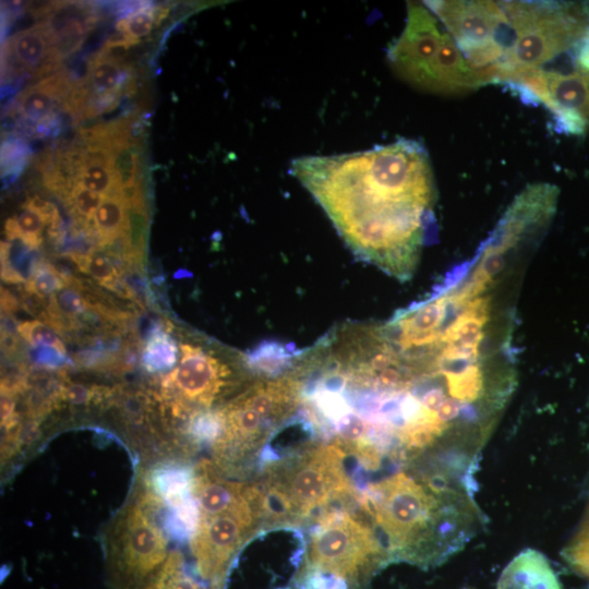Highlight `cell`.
<instances>
[{
	"instance_id": "cell-17",
	"label": "cell",
	"mask_w": 589,
	"mask_h": 589,
	"mask_svg": "<svg viewBox=\"0 0 589 589\" xmlns=\"http://www.w3.org/2000/svg\"><path fill=\"white\" fill-rule=\"evenodd\" d=\"M65 287L58 268L43 261H37L24 288L26 291L47 298Z\"/></svg>"
},
{
	"instance_id": "cell-8",
	"label": "cell",
	"mask_w": 589,
	"mask_h": 589,
	"mask_svg": "<svg viewBox=\"0 0 589 589\" xmlns=\"http://www.w3.org/2000/svg\"><path fill=\"white\" fill-rule=\"evenodd\" d=\"M180 352L178 366L161 377L160 399L176 400L192 413L209 409L231 370L199 346L181 344Z\"/></svg>"
},
{
	"instance_id": "cell-22",
	"label": "cell",
	"mask_w": 589,
	"mask_h": 589,
	"mask_svg": "<svg viewBox=\"0 0 589 589\" xmlns=\"http://www.w3.org/2000/svg\"><path fill=\"white\" fill-rule=\"evenodd\" d=\"M89 274L100 286L109 289L120 275L112 262L101 253L94 252L86 261L83 269Z\"/></svg>"
},
{
	"instance_id": "cell-25",
	"label": "cell",
	"mask_w": 589,
	"mask_h": 589,
	"mask_svg": "<svg viewBox=\"0 0 589 589\" xmlns=\"http://www.w3.org/2000/svg\"><path fill=\"white\" fill-rule=\"evenodd\" d=\"M20 301L11 291L1 287V311L2 314H11L20 309Z\"/></svg>"
},
{
	"instance_id": "cell-26",
	"label": "cell",
	"mask_w": 589,
	"mask_h": 589,
	"mask_svg": "<svg viewBox=\"0 0 589 589\" xmlns=\"http://www.w3.org/2000/svg\"><path fill=\"white\" fill-rule=\"evenodd\" d=\"M143 589H168L163 579L156 574Z\"/></svg>"
},
{
	"instance_id": "cell-13",
	"label": "cell",
	"mask_w": 589,
	"mask_h": 589,
	"mask_svg": "<svg viewBox=\"0 0 589 589\" xmlns=\"http://www.w3.org/2000/svg\"><path fill=\"white\" fill-rule=\"evenodd\" d=\"M60 98L44 81L31 86L17 97L21 115L31 120H40L51 115L56 99Z\"/></svg>"
},
{
	"instance_id": "cell-11",
	"label": "cell",
	"mask_w": 589,
	"mask_h": 589,
	"mask_svg": "<svg viewBox=\"0 0 589 589\" xmlns=\"http://www.w3.org/2000/svg\"><path fill=\"white\" fill-rule=\"evenodd\" d=\"M179 357V348L166 328L156 327L151 330L144 341L141 361L149 373L167 372L175 366Z\"/></svg>"
},
{
	"instance_id": "cell-12",
	"label": "cell",
	"mask_w": 589,
	"mask_h": 589,
	"mask_svg": "<svg viewBox=\"0 0 589 589\" xmlns=\"http://www.w3.org/2000/svg\"><path fill=\"white\" fill-rule=\"evenodd\" d=\"M14 56L25 68L35 69L39 65L44 68L53 61L50 59L48 40L40 27L19 32L10 41Z\"/></svg>"
},
{
	"instance_id": "cell-15",
	"label": "cell",
	"mask_w": 589,
	"mask_h": 589,
	"mask_svg": "<svg viewBox=\"0 0 589 589\" xmlns=\"http://www.w3.org/2000/svg\"><path fill=\"white\" fill-rule=\"evenodd\" d=\"M112 156V172L120 188L136 183L135 144L121 137L109 146Z\"/></svg>"
},
{
	"instance_id": "cell-23",
	"label": "cell",
	"mask_w": 589,
	"mask_h": 589,
	"mask_svg": "<svg viewBox=\"0 0 589 589\" xmlns=\"http://www.w3.org/2000/svg\"><path fill=\"white\" fill-rule=\"evenodd\" d=\"M29 358L35 364L55 371H59L68 362L65 354L50 347H33Z\"/></svg>"
},
{
	"instance_id": "cell-1",
	"label": "cell",
	"mask_w": 589,
	"mask_h": 589,
	"mask_svg": "<svg viewBox=\"0 0 589 589\" xmlns=\"http://www.w3.org/2000/svg\"><path fill=\"white\" fill-rule=\"evenodd\" d=\"M289 172L358 257L400 280L412 276L436 223L435 180L422 143L401 137L361 152L301 156Z\"/></svg>"
},
{
	"instance_id": "cell-16",
	"label": "cell",
	"mask_w": 589,
	"mask_h": 589,
	"mask_svg": "<svg viewBox=\"0 0 589 589\" xmlns=\"http://www.w3.org/2000/svg\"><path fill=\"white\" fill-rule=\"evenodd\" d=\"M74 182L104 196L117 195L119 191L112 168L101 163H82Z\"/></svg>"
},
{
	"instance_id": "cell-19",
	"label": "cell",
	"mask_w": 589,
	"mask_h": 589,
	"mask_svg": "<svg viewBox=\"0 0 589 589\" xmlns=\"http://www.w3.org/2000/svg\"><path fill=\"white\" fill-rule=\"evenodd\" d=\"M292 353H288L286 348L277 342H265L260 345L247 356L250 366L263 372H277L285 368Z\"/></svg>"
},
{
	"instance_id": "cell-4",
	"label": "cell",
	"mask_w": 589,
	"mask_h": 589,
	"mask_svg": "<svg viewBox=\"0 0 589 589\" xmlns=\"http://www.w3.org/2000/svg\"><path fill=\"white\" fill-rule=\"evenodd\" d=\"M389 562V553L372 524L346 512H328L311 534L290 589H301L311 577L335 580L346 589H365Z\"/></svg>"
},
{
	"instance_id": "cell-21",
	"label": "cell",
	"mask_w": 589,
	"mask_h": 589,
	"mask_svg": "<svg viewBox=\"0 0 589 589\" xmlns=\"http://www.w3.org/2000/svg\"><path fill=\"white\" fill-rule=\"evenodd\" d=\"M106 196L89 191L83 188L80 183L74 182L68 199L74 214L80 218H84V224L91 220Z\"/></svg>"
},
{
	"instance_id": "cell-24",
	"label": "cell",
	"mask_w": 589,
	"mask_h": 589,
	"mask_svg": "<svg viewBox=\"0 0 589 589\" xmlns=\"http://www.w3.org/2000/svg\"><path fill=\"white\" fill-rule=\"evenodd\" d=\"M130 34L140 38L151 33L154 24V14L146 10H141L128 17Z\"/></svg>"
},
{
	"instance_id": "cell-28",
	"label": "cell",
	"mask_w": 589,
	"mask_h": 589,
	"mask_svg": "<svg viewBox=\"0 0 589 589\" xmlns=\"http://www.w3.org/2000/svg\"><path fill=\"white\" fill-rule=\"evenodd\" d=\"M587 509H589V505H588Z\"/></svg>"
},
{
	"instance_id": "cell-20",
	"label": "cell",
	"mask_w": 589,
	"mask_h": 589,
	"mask_svg": "<svg viewBox=\"0 0 589 589\" xmlns=\"http://www.w3.org/2000/svg\"><path fill=\"white\" fill-rule=\"evenodd\" d=\"M19 335L33 347H50L67 354L62 340L55 330L45 323L33 320L19 323Z\"/></svg>"
},
{
	"instance_id": "cell-10",
	"label": "cell",
	"mask_w": 589,
	"mask_h": 589,
	"mask_svg": "<svg viewBox=\"0 0 589 589\" xmlns=\"http://www.w3.org/2000/svg\"><path fill=\"white\" fill-rule=\"evenodd\" d=\"M88 233L97 236L104 247L128 233V212L118 195L106 196L94 217L85 223Z\"/></svg>"
},
{
	"instance_id": "cell-5",
	"label": "cell",
	"mask_w": 589,
	"mask_h": 589,
	"mask_svg": "<svg viewBox=\"0 0 589 589\" xmlns=\"http://www.w3.org/2000/svg\"><path fill=\"white\" fill-rule=\"evenodd\" d=\"M161 497L143 486L110 522L105 536L109 582L113 589H143L170 551L157 514Z\"/></svg>"
},
{
	"instance_id": "cell-9",
	"label": "cell",
	"mask_w": 589,
	"mask_h": 589,
	"mask_svg": "<svg viewBox=\"0 0 589 589\" xmlns=\"http://www.w3.org/2000/svg\"><path fill=\"white\" fill-rule=\"evenodd\" d=\"M496 589H563V587L546 556L534 549H526L505 566Z\"/></svg>"
},
{
	"instance_id": "cell-7",
	"label": "cell",
	"mask_w": 589,
	"mask_h": 589,
	"mask_svg": "<svg viewBox=\"0 0 589 589\" xmlns=\"http://www.w3.org/2000/svg\"><path fill=\"white\" fill-rule=\"evenodd\" d=\"M261 506V488L249 484L244 496L230 508L197 517L190 548L197 577L208 586L225 589L236 555L262 521Z\"/></svg>"
},
{
	"instance_id": "cell-6",
	"label": "cell",
	"mask_w": 589,
	"mask_h": 589,
	"mask_svg": "<svg viewBox=\"0 0 589 589\" xmlns=\"http://www.w3.org/2000/svg\"><path fill=\"white\" fill-rule=\"evenodd\" d=\"M344 460V449L336 444L309 447L289 461L274 464L262 490L289 521L303 518L353 494Z\"/></svg>"
},
{
	"instance_id": "cell-3",
	"label": "cell",
	"mask_w": 589,
	"mask_h": 589,
	"mask_svg": "<svg viewBox=\"0 0 589 589\" xmlns=\"http://www.w3.org/2000/svg\"><path fill=\"white\" fill-rule=\"evenodd\" d=\"M393 71L428 93L462 95L483 84L457 44L424 2L410 1L402 32L386 52Z\"/></svg>"
},
{
	"instance_id": "cell-18",
	"label": "cell",
	"mask_w": 589,
	"mask_h": 589,
	"mask_svg": "<svg viewBox=\"0 0 589 589\" xmlns=\"http://www.w3.org/2000/svg\"><path fill=\"white\" fill-rule=\"evenodd\" d=\"M89 76L93 86L98 92L111 95L118 89L125 74L119 63L96 55L89 65Z\"/></svg>"
},
{
	"instance_id": "cell-2",
	"label": "cell",
	"mask_w": 589,
	"mask_h": 589,
	"mask_svg": "<svg viewBox=\"0 0 589 589\" xmlns=\"http://www.w3.org/2000/svg\"><path fill=\"white\" fill-rule=\"evenodd\" d=\"M468 59L484 85L543 107L556 132L589 131V2L486 0Z\"/></svg>"
},
{
	"instance_id": "cell-27",
	"label": "cell",
	"mask_w": 589,
	"mask_h": 589,
	"mask_svg": "<svg viewBox=\"0 0 589 589\" xmlns=\"http://www.w3.org/2000/svg\"><path fill=\"white\" fill-rule=\"evenodd\" d=\"M464 589H473V588H471V587H466V588H464Z\"/></svg>"
},
{
	"instance_id": "cell-14",
	"label": "cell",
	"mask_w": 589,
	"mask_h": 589,
	"mask_svg": "<svg viewBox=\"0 0 589 589\" xmlns=\"http://www.w3.org/2000/svg\"><path fill=\"white\" fill-rule=\"evenodd\" d=\"M45 225L44 219L37 213L24 208L17 217L7 219L4 232L9 240H20L34 250L41 243L40 233Z\"/></svg>"
}]
</instances>
